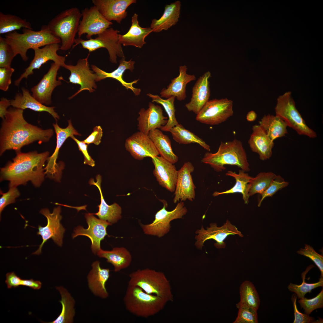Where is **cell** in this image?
Masks as SVG:
<instances>
[{
  "mask_svg": "<svg viewBox=\"0 0 323 323\" xmlns=\"http://www.w3.org/2000/svg\"><path fill=\"white\" fill-rule=\"evenodd\" d=\"M135 62L131 59L129 61H126L125 57L122 58L119 61V64L118 68L113 71L108 73L99 68L94 65H91L92 71L97 75L96 81H98L107 78L115 79L119 82L121 84L127 89H131L136 95H139L141 92L140 89L135 88L133 85L137 83L139 80H135L130 83L125 82L123 79V74L125 71L129 69L132 71L134 69V64Z\"/></svg>",
  "mask_w": 323,
  "mask_h": 323,
  "instance_id": "cell-26",
  "label": "cell"
},
{
  "mask_svg": "<svg viewBox=\"0 0 323 323\" xmlns=\"http://www.w3.org/2000/svg\"><path fill=\"white\" fill-rule=\"evenodd\" d=\"M129 277L128 285L138 287L148 294L167 300L169 298V285L163 273L147 268L131 272Z\"/></svg>",
  "mask_w": 323,
  "mask_h": 323,
  "instance_id": "cell-8",
  "label": "cell"
},
{
  "mask_svg": "<svg viewBox=\"0 0 323 323\" xmlns=\"http://www.w3.org/2000/svg\"><path fill=\"white\" fill-rule=\"evenodd\" d=\"M138 114V129L139 131L147 135H148L151 130L160 129L167 122V118L163 115L162 107L150 102L148 108L146 110L141 109Z\"/></svg>",
  "mask_w": 323,
  "mask_h": 323,
  "instance_id": "cell-24",
  "label": "cell"
},
{
  "mask_svg": "<svg viewBox=\"0 0 323 323\" xmlns=\"http://www.w3.org/2000/svg\"><path fill=\"white\" fill-rule=\"evenodd\" d=\"M21 285L27 286L34 290H39L41 287L42 283L40 281H34L32 279H22Z\"/></svg>",
  "mask_w": 323,
  "mask_h": 323,
  "instance_id": "cell-57",
  "label": "cell"
},
{
  "mask_svg": "<svg viewBox=\"0 0 323 323\" xmlns=\"http://www.w3.org/2000/svg\"><path fill=\"white\" fill-rule=\"evenodd\" d=\"M125 147L135 159L138 160L147 157L152 158L159 154L148 135L139 131L126 139Z\"/></svg>",
  "mask_w": 323,
  "mask_h": 323,
  "instance_id": "cell-20",
  "label": "cell"
},
{
  "mask_svg": "<svg viewBox=\"0 0 323 323\" xmlns=\"http://www.w3.org/2000/svg\"><path fill=\"white\" fill-rule=\"evenodd\" d=\"M96 181L91 178L89 181L90 185L96 186L98 189L100 195V203L98 205V211L95 213H91L97 215L99 219L108 222L112 225L116 223L121 218L122 209L118 204L114 203L110 205H108L104 200L101 188L102 181L101 176L97 175L96 177Z\"/></svg>",
  "mask_w": 323,
  "mask_h": 323,
  "instance_id": "cell-32",
  "label": "cell"
},
{
  "mask_svg": "<svg viewBox=\"0 0 323 323\" xmlns=\"http://www.w3.org/2000/svg\"><path fill=\"white\" fill-rule=\"evenodd\" d=\"M257 117V115L254 111H251L247 114L246 118L247 120L250 122L255 121Z\"/></svg>",
  "mask_w": 323,
  "mask_h": 323,
  "instance_id": "cell-58",
  "label": "cell"
},
{
  "mask_svg": "<svg viewBox=\"0 0 323 323\" xmlns=\"http://www.w3.org/2000/svg\"><path fill=\"white\" fill-rule=\"evenodd\" d=\"M81 17L79 9L73 7L58 14L46 25L51 33L60 40V49L67 51L73 47Z\"/></svg>",
  "mask_w": 323,
  "mask_h": 323,
  "instance_id": "cell-5",
  "label": "cell"
},
{
  "mask_svg": "<svg viewBox=\"0 0 323 323\" xmlns=\"http://www.w3.org/2000/svg\"><path fill=\"white\" fill-rule=\"evenodd\" d=\"M299 255L310 258L315 264L321 272V277H323V257L315 251L313 247L305 244L304 248H301L297 252Z\"/></svg>",
  "mask_w": 323,
  "mask_h": 323,
  "instance_id": "cell-49",
  "label": "cell"
},
{
  "mask_svg": "<svg viewBox=\"0 0 323 323\" xmlns=\"http://www.w3.org/2000/svg\"><path fill=\"white\" fill-rule=\"evenodd\" d=\"M11 106L10 100L2 97L0 101V117L2 119L4 118L7 113V108Z\"/></svg>",
  "mask_w": 323,
  "mask_h": 323,
  "instance_id": "cell-56",
  "label": "cell"
},
{
  "mask_svg": "<svg viewBox=\"0 0 323 323\" xmlns=\"http://www.w3.org/2000/svg\"><path fill=\"white\" fill-rule=\"evenodd\" d=\"M24 110L10 107L2 119L0 130V155L22 148L36 141L39 144L49 141L54 134L51 129H43L28 123L23 116Z\"/></svg>",
  "mask_w": 323,
  "mask_h": 323,
  "instance_id": "cell-1",
  "label": "cell"
},
{
  "mask_svg": "<svg viewBox=\"0 0 323 323\" xmlns=\"http://www.w3.org/2000/svg\"><path fill=\"white\" fill-rule=\"evenodd\" d=\"M15 57L11 46L5 38L0 36V67H10L13 60Z\"/></svg>",
  "mask_w": 323,
  "mask_h": 323,
  "instance_id": "cell-46",
  "label": "cell"
},
{
  "mask_svg": "<svg viewBox=\"0 0 323 323\" xmlns=\"http://www.w3.org/2000/svg\"><path fill=\"white\" fill-rule=\"evenodd\" d=\"M181 7L179 1L166 5L162 16L158 19H154L152 20L150 27L153 32L159 33L163 30H167L174 25L179 18Z\"/></svg>",
  "mask_w": 323,
  "mask_h": 323,
  "instance_id": "cell-33",
  "label": "cell"
},
{
  "mask_svg": "<svg viewBox=\"0 0 323 323\" xmlns=\"http://www.w3.org/2000/svg\"><path fill=\"white\" fill-rule=\"evenodd\" d=\"M245 172L241 169L239 170L238 174L232 171H228L226 175L234 177L236 180L235 184L231 188L226 191L222 192L215 191L213 194V196H216L221 194L239 193L242 194L244 203L248 204L249 198L248 194L249 183L253 177L249 176Z\"/></svg>",
  "mask_w": 323,
  "mask_h": 323,
  "instance_id": "cell-35",
  "label": "cell"
},
{
  "mask_svg": "<svg viewBox=\"0 0 323 323\" xmlns=\"http://www.w3.org/2000/svg\"><path fill=\"white\" fill-rule=\"evenodd\" d=\"M59 292L61 299L59 302L62 306L61 312L54 321L49 323H71L73 322L75 314V301L68 290L62 286L57 287Z\"/></svg>",
  "mask_w": 323,
  "mask_h": 323,
  "instance_id": "cell-38",
  "label": "cell"
},
{
  "mask_svg": "<svg viewBox=\"0 0 323 323\" xmlns=\"http://www.w3.org/2000/svg\"><path fill=\"white\" fill-rule=\"evenodd\" d=\"M302 284L300 285L290 283L288 286L289 291L295 293L297 297L300 299L304 298V296L307 292H310L311 291L318 287L323 286V277H321L317 282L309 284L305 281L304 277L303 278Z\"/></svg>",
  "mask_w": 323,
  "mask_h": 323,
  "instance_id": "cell-45",
  "label": "cell"
},
{
  "mask_svg": "<svg viewBox=\"0 0 323 323\" xmlns=\"http://www.w3.org/2000/svg\"><path fill=\"white\" fill-rule=\"evenodd\" d=\"M100 258L106 259L107 262L112 264L115 272H118L129 266L132 261L129 252L124 247L115 248L111 251L103 250L101 249L97 252Z\"/></svg>",
  "mask_w": 323,
  "mask_h": 323,
  "instance_id": "cell-34",
  "label": "cell"
},
{
  "mask_svg": "<svg viewBox=\"0 0 323 323\" xmlns=\"http://www.w3.org/2000/svg\"><path fill=\"white\" fill-rule=\"evenodd\" d=\"M252 130L248 141L252 151L258 154L261 160L269 159L272 154V150L274 145L273 141L269 137L259 125H254Z\"/></svg>",
  "mask_w": 323,
  "mask_h": 323,
  "instance_id": "cell-28",
  "label": "cell"
},
{
  "mask_svg": "<svg viewBox=\"0 0 323 323\" xmlns=\"http://www.w3.org/2000/svg\"><path fill=\"white\" fill-rule=\"evenodd\" d=\"M60 206H59L54 208L53 212L50 213L49 210L44 208L40 210L39 212L45 216L47 220V225L45 227L39 225L38 235L41 236L42 240V243L37 250L33 253L34 255H39L41 253L44 244L50 238L58 246H61L65 229L60 223L62 217Z\"/></svg>",
  "mask_w": 323,
  "mask_h": 323,
  "instance_id": "cell-12",
  "label": "cell"
},
{
  "mask_svg": "<svg viewBox=\"0 0 323 323\" xmlns=\"http://www.w3.org/2000/svg\"><path fill=\"white\" fill-rule=\"evenodd\" d=\"M233 101L227 98L209 100L196 115V119L206 124H219L233 115Z\"/></svg>",
  "mask_w": 323,
  "mask_h": 323,
  "instance_id": "cell-11",
  "label": "cell"
},
{
  "mask_svg": "<svg viewBox=\"0 0 323 323\" xmlns=\"http://www.w3.org/2000/svg\"><path fill=\"white\" fill-rule=\"evenodd\" d=\"M15 69L11 67L0 68V89L7 91L11 83V77Z\"/></svg>",
  "mask_w": 323,
  "mask_h": 323,
  "instance_id": "cell-51",
  "label": "cell"
},
{
  "mask_svg": "<svg viewBox=\"0 0 323 323\" xmlns=\"http://www.w3.org/2000/svg\"><path fill=\"white\" fill-rule=\"evenodd\" d=\"M68 121V126L64 128L60 127L57 122L55 124H53L56 134L57 145L54 153L48 157L47 164L44 169L45 173L47 177L57 181L60 180L62 170L64 167L63 162L56 163L60 149L68 137H71L74 135H81L73 127L71 120H69Z\"/></svg>",
  "mask_w": 323,
  "mask_h": 323,
  "instance_id": "cell-14",
  "label": "cell"
},
{
  "mask_svg": "<svg viewBox=\"0 0 323 323\" xmlns=\"http://www.w3.org/2000/svg\"><path fill=\"white\" fill-rule=\"evenodd\" d=\"M85 217L88 226V228L85 229L82 226H78L74 230L72 238L79 235L88 237L91 241L92 252L95 254L101 249L100 241L108 235L107 227L112 224L107 221L96 218L91 213L85 214Z\"/></svg>",
  "mask_w": 323,
  "mask_h": 323,
  "instance_id": "cell-18",
  "label": "cell"
},
{
  "mask_svg": "<svg viewBox=\"0 0 323 323\" xmlns=\"http://www.w3.org/2000/svg\"><path fill=\"white\" fill-rule=\"evenodd\" d=\"M153 32L150 27L142 28L139 24L138 15L134 13L132 17L131 25L128 31L124 35L119 34L120 43L123 46H133L141 48L146 44V37Z\"/></svg>",
  "mask_w": 323,
  "mask_h": 323,
  "instance_id": "cell-31",
  "label": "cell"
},
{
  "mask_svg": "<svg viewBox=\"0 0 323 323\" xmlns=\"http://www.w3.org/2000/svg\"><path fill=\"white\" fill-rule=\"evenodd\" d=\"M201 162L209 165L217 172H221L227 165H236L246 172L250 170L246 151L242 142L234 139L221 142L215 153H206Z\"/></svg>",
  "mask_w": 323,
  "mask_h": 323,
  "instance_id": "cell-3",
  "label": "cell"
},
{
  "mask_svg": "<svg viewBox=\"0 0 323 323\" xmlns=\"http://www.w3.org/2000/svg\"><path fill=\"white\" fill-rule=\"evenodd\" d=\"M102 136V128L100 126H96L94 128L93 131L91 134L83 141L88 145L94 144L96 145H98L101 142Z\"/></svg>",
  "mask_w": 323,
  "mask_h": 323,
  "instance_id": "cell-54",
  "label": "cell"
},
{
  "mask_svg": "<svg viewBox=\"0 0 323 323\" xmlns=\"http://www.w3.org/2000/svg\"><path fill=\"white\" fill-rule=\"evenodd\" d=\"M289 182L285 181L280 175H277L267 189L261 194L258 206L260 207L263 200L268 197H272L279 190L287 187Z\"/></svg>",
  "mask_w": 323,
  "mask_h": 323,
  "instance_id": "cell-47",
  "label": "cell"
},
{
  "mask_svg": "<svg viewBox=\"0 0 323 323\" xmlns=\"http://www.w3.org/2000/svg\"><path fill=\"white\" fill-rule=\"evenodd\" d=\"M22 93H17L14 99L10 100L12 107L22 109H28L38 112H45L51 115L56 121L60 117L54 109V106L48 107L42 104L31 95L29 91L25 87L22 88Z\"/></svg>",
  "mask_w": 323,
  "mask_h": 323,
  "instance_id": "cell-30",
  "label": "cell"
},
{
  "mask_svg": "<svg viewBox=\"0 0 323 323\" xmlns=\"http://www.w3.org/2000/svg\"><path fill=\"white\" fill-rule=\"evenodd\" d=\"M22 33L14 31L6 33L5 38L11 47L15 56L19 54L22 60L27 61L28 50L53 43H59L60 40L53 35L46 25L42 26L39 31L23 28Z\"/></svg>",
  "mask_w": 323,
  "mask_h": 323,
  "instance_id": "cell-4",
  "label": "cell"
},
{
  "mask_svg": "<svg viewBox=\"0 0 323 323\" xmlns=\"http://www.w3.org/2000/svg\"><path fill=\"white\" fill-rule=\"evenodd\" d=\"M16 154L12 161L1 168V181H8L9 188L25 185L29 181L35 187H40L44 179V167L49 152L20 151L16 152Z\"/></svg>",
  "mask_w": 323,
  "mask_h": 323,
  "instance_id": "cell-2",
  "label": "cell"
},
{
  "mask_svg": "<svg viewBox=\"0 0 323 323\" xmlns=\"http://www.w3.org/2000/svg\"><path fill=\"white\" fill-rule=\"evenodd\" d=\"M301 308L304 310L305 313L309 315L316 309L323 307V290L315 297L310 299L306 298L298 301Z\"/></svg>",
  "mask_w": 323,
  "mask_h": 323,
  "instance_id": "cell-48",
  "label": "cell"
},
{
  "mask_svg": "<svg viewBox=\"0 0 323 323\" xmlns=\"http://www.w3.org/2000/svg\"><path fill=\"white\" fill-rule=\"evenodd\" d=\"M170 132L173 139L180 144H187L197 143L208 151L211 150L210 147L202 139L190 131L186 129L179 124L170 129Z\"/></svg>",
  "mask_w": 323,
  "mask_h": 323,
  "instance_id": "cell-39",
  "label": "cell"
},
{
  "mask_svg": "<svg viewBox=\"0 0 323 323\" xmlns=\"http://www.w3.org/2000/svg\"><path fill=\"white\" fill-rule=\"evenodd\" d=\"M187 68L186 65L179 67V74L176 77L171 80V82L167 88H164L161 91V97L168 98L173 96L179 101L185 100L186 97V88L187 84L196 79L194 74L187 73Z\"/></svg>",
  "mask_w": 323,
  "mask_h": 323,
  "instance_id": "cell-27",
  "label": "cell"
},
{
  "mask_svg": "<svg viewBox=\"0 0 323 323\" xmlns=\"http://www.w3.org/2000/svg\"><path fill=\"white\" fill-rule=\"evenodd\" d=\"M297 296L293 294L292 296L291 300L292 301L294 313V320L293 323H313L315 321L314 318L311 317L305 313L300 312L297 309L296 301Z\"/></svg>",
  "mask_w": 323,
  "mask_h": 323,
  "instance_id": "cell-52",
  "label": "cell"
},
{
  "mask_svg": "<svg viewBox=\"0 0 323 323\" xmlns=\"http://www.w3.org/2000/svg\"><path fill=\"white\" fill-rule=\"evenodd\" d=\"M120 31L112 28H109L99 34L95 38L84 40L80 38L76 39L73 48L79 44L88 50L93 52L100 48H106L108 51L110 61L113 63H117V57H125L121 44L119 39Z\"/></svg>",
  "mask_w": 323,
  "mask_h": 323,
  "instance_id": "cell-9",
  "label": "cell"
},
{
  "mask_svg": "<svg viewBox=\"0 0 323 323\" xmlns=\"http://www.w3.org/2000/svg\"><path fill=\"white\" fill-rule=\"evenodd\" d=\"M162 201L163 207L156 213L153 222L147 225L141 224L143 231L146 234L156 236L159 237L163 236L169 231L170 222L174 219L182 218L187 212L182 201L178 203L175 208L171 211L166 209L168 206L167 202L163 200Z\"/></svg>",
  "mask_w": 323,
  "mask_h": 323,
  "instance_id": "cell-10",
  "label": "cell"
},
{
  "mask_svg": "<svg viewBox=\"0 0 323 323\" xmlns=\"http://www.w3.org/2000/svg\"><path fill=\"white\" fill-rule=\"evenodd\" d=\"M151 158L155 167L153 173L159 184L169 191L174 192L178 173L175 166L161 156Z\"/></svg>",
  "mask_w": 323,
  "mask_h": 323,
  "instance_id": "cell-23",
  "label": "cell"
},
{
  "mask_svg": "<svg viewBox=\"0 0 323 323\" xmlns=\"http://www.w3.org/2000/svg\"><path fill=\"white\" fill-rule=\"evenodd\" d=\"M60 67L58 64L54 62L52 63L48 72L38 83L31 89L32 96L46 106L51 104V96L53 90L62 84L60 80H57V72Z\"/></svg>",
  "mask_w": 323,
  "mask_h": 323,
  "instance_id": "cell-19",
  "label": "cell"
},
{
  "mask_svg": "<svg viewBox=\"0 0 323 323\" xmlns=\"http://www.w3.org/2000/svg\"><path fill=\"white\" fill-rule=\"evenodd\" d=\"M275 109V115L281 118L287 126L292 128L298 134L311 138L317 137L316 132L307 125L297 109L290 92H286L278 97Z\"/></svg>",
  "mask_w": 323,
  "mask_h": 323,
  "instance_id": "cell-7",
  "label": "cell"
},
{
  "mask_svg": "<svg viewBox=\"0 0 323 323\" xmlns=\"http://www.w3.org/2000/svg\"><path fill=\"white\" fill-rule=\"evenodd\" d=\"M71 138L77 143L79 150L82 153L84 156V164H88L92 167H94L95 164V162L88 153L87 150L88 145L84 143L83 141L78 140L74 135L71 136Z\"/></svg>",
  "mask_w": 323,
  "mask_h": 323,
  "instance_id": "cell-53",
  "label": "cell"
},
{
  "mask_svg": "<svg viewBox=\"0 0 323 323\" xmlns=\"http://www.w3.org/2000/svg\"><path fill=\"white\" fill-rule=\"evenodd\" d=\"M92 267L87 276L89 288L95 295L102 298H106L109 293L106 284L110 277V270L101 268L98 261L94 262Z\"/></svg>",
  "mask_w": 323,
  "mask_h": 323,
  "instance_id": "cell-29",
  "label": "cell"
},
{
  "mask_svg": "<svg viewBox=\"0 0 323 323\" xmlns=\"http://www.w3.org/2000/svg\"><path fill=\"white\" fill-rule=\"evenodd\" d=\"M33 29L30 22L15 15L0 12V34L7 33L21 28Z\"/></svg>",
  "mask_w": 323,
  "mask_h": 323,
  "instance_id": "cell-40",
  "label": "cell"
},
{
  "mask_svg": "<svg viewBox=\"0 0 323 323\" xmlns=\"http://www.w3.org/2000/svg\"><path fill=\"white\" fill-rule=\"evenodd\" d=\"M157 295L148 294L137 286L128 285L124 302L127 310L137 316L147 318L164 306L166 301Z\"/></svg>",
  "mask_w": 323,
  "mask_h": 323,
  "instance_id": "cell-6",
  "label": "cell"
},
{
  "mask_svg": "<svg viewBox=\"0 0 323 323\" xmlns=\"http://www.w3.org/2000/svg\"><path fill=\"white\" fill-rule=\"evenodd\" d=\"M77 34L78 38L86 34L87 39L95 35H98L110 28L112 22L106 20L95 5L85 8L81 12Z\"/></svg>",
  "mask_w": 323,
  "mask_h": 323,
  "instance_id": "cell-16",
  "label": "cell"
},
{
  "mask_svg": "<svg viewBox=\"0 0 323 323\" xmlns=\"http://www.w3.org/2000/svg\"><path fill=\"white\" fill-rule=\"evenodd\" d=\"M211 76V72L207 71L197 80L192 88L190 101L185 105L189 111L197 115L209 100L210 90L209 80Z\"/></svg>",
  "mask_w": 323,
  "mask_h": 323,
  "instance_id": "cell-25",
  "label": "cell"
},
{
  "mask_svg": "<svg viewBox=\"0 0 323 323\" xmlns=\"http://www.w3.org/2000/svg\"><path fill=\"white\" fill-rule=\"evenodd\" d=\"M5 283L8 288H16L21 285L22 279L14 272H8L6 275Z\"/></svg>",
  "mask_w": 323,
  "mask_h": 323,
  "instance_id": "cell-55",
  "label": "cell"
},
{
  "mask_svg": "<svg viewBox=\"0 0 323 323\" xmlns=\"http://www.w3.org/2000/svg\"><path fill=\"white\" fill-rule=\"evenodd\" d=\"M276 175L273 172H260L253 177L249 183V196L258 193L261 194L268 187Z\"/></svg>",
  "mask_w": 323,
  "mask_h": 323,
  "instance_id": "cell-43",
  "label": "cell"
},
{
  "mask_svg": "<svg viewBox=\"0 0 323 323\" xmlns=\"http://www.w3.org/2000/svg\"><path fill=\"white\" fill-rule=\"evenodd\" d=\"M194 170L192 163L188 162H185L178 170L173 199L174 203H176L179 200L185 201L187 199L192 201L195 199L196 187L191 175Z\"/></svg>",
  "mask_w": 323,
  "mask_h": 323,
  "instance_id": "cell-21",
  "label": "cell"
},
{
  "mask_svg": "<svg viewBox=\"0 0 323 323\" xmlns=\"http://www.w3.org/2000/svg\"><path fill=\"white\" fill-rule=\"evenodd\" d=\"M95 6L103 16L107 20L115 21L120 24L127 16V8L135 3L136 0H92Z\"/></svg>",
  "mask_w": 323,
  "mask_h": 323,
  "instance_id": "cell-22",
  "label": "cell"
},
{
  "mask_svg": "<svg viewBox=\"0 0 323 323\" xmlns=\"http://www.w3.org/2000/svg\"><path fill=\"white\" fill-rule=\"evenodd\" d=\"M1 196L0 199V214L5 207L8 205L15 202V199L20 195V193L16 187L9 188L6 193L0 191Z\"/></svg>",
  "mask_w": 323,
  "mask_h": 323,
  "instance_id": "cell-50",
  "label": "cell"
},
{
  "mask_svg": "<svg viewBox=\"0 0 323 323\" xmlns=\"http://www.w3.org/2000/svg\"><path fill=\"white\" fill-rule=\"evenodd\" d=\"M239 303L258 310L260 304V297L255 287L250 281H245L240 284Z\"/></svg>",
  "mask_w": 323,
  "mask_h": 323,
  "instance_id": "cell-42",
  "label": "cell"
},
{
  "mask_svg": "<svg viewBox=\"0 0 323 323\" xmlns=\"http://www.w3.org/2000/svg\"><path fill=\"white\" fill-rule=\"evenodd\" d=\"M238 309L237 316L233 323H258L257 310L238 302L236 304Z\"/></svg>",
  "mask_w": 323,
  "mask_h": 323,
  "instance_id": "cell-44",
  "label": "cell"
},
{
  "mask_svg": "<svg viewBox=\"0 0 323 323\" xmlns=\"http://www.w3.org/2000/svg\"><path fill=\"white\" fill-rule=\"evenodd\" d=\"M148 135L161 156L173 164L178 162V158L173 151L171 141L167 135L159 129L150 130Z\"/></svg>",
  "mask_w": 323,
  "mask_h": 323,
  "instance_id": "cell-37",
  "label": "cell"
},
{
  "mask_svg": "<svg viewBox=\"0 0 323 323\" xmlns=\"http://www.w3.org/2000/svg\"><path fill=\"white\" fill-rule=\"evenodd\" d=\"M196 233L198 234L195 236L196 241L195 245L200 249H202L204 242L208 240H214L216 241L214 246L217 248L221 249L225 248L226 244L224 240L228 236L237 235L240 237L243 236L237 228L228 220L220 227H217L216 223H210V227H207L206 229L202 226L201 229L197 230Z\"/></svg>",
  "mask_w": 323,
  "mask_h": 323,
  "instance_id": "cell-13",
  "label": "cell"
},
{
  "mask_svg": "<svg viewBox=\"0 0 323 323\" xmlns=\"http://www.w3.org/2000/svg\"><path fill=\"white\" fill-rule=\"evenodd\" d=\"M60 45L59 43H53L44 46L42 48H36L33 49L34 57L29 66L25 71L14 82L15 85L19 86L21 80L27 79L33 73L34 69H39L43 64L50 60L60 65L63 67L65 64V57L58 55L57 52L60 49Z\"/></svg>",
  "mask_w": 323,
  "mask_h": 323,
  "instance_id": "cell-17",
  "label": "cell"
},
{
  "mask_svg": "<svg viewBox=\"0 0 323 323\" xmlns=\"http://www.w3.org/2000/svg\"><path fill=\"white\" fill-rule=\"evenodd\" d=\"M258 123L266 134L273 141L278 138L285 136V134L287 133V124L276 115H265Z\"/></svg>",
  "mask_w": 323,
  "mask_h": 323,
  "instance_id": "cell-36",
  "label": "cell"
},
{
  "mask_svg": "<svg viewBox=\"0 0 323 323\" xmlns=\"http://www.w3.org/2000/svg\"><path fill=\"white\" fill-rule=\"evenodd\" d=\"M88 56L85 58L79 59L75 65L65 64L63 67L70 71L68 78L69 82L80 86V89L69 97V99L83 91L87 90L90 92H92L97 88L95 83L97 75L90 69Z\"/></svg>",
  "mask_w": 323,
  "mask_h": 323,
  "instance_id": "cell-15",
  "label": "cell"
},
{
  "mask_svg": "<svg viewBox=\"0 0 323 323\" xmlns=\"http://www.w3.org/2000/svg\"><path fill=\"white\" fill-rule=\"evenodd\" d=\"M147 95L152 99V102L162 105L164 108L168 116L167 123L162 126L160 129L163 131L169 132V130L179 124L175 116L176 109L174 104L175 97L172 96L167 99H164L158 95L150 93Z\"/></svg>",
  "mask_w": 323,
  "mask_h": 323,
  "instance_id": "cell-41",
  "label": "cell"
}]
</instances>
